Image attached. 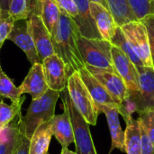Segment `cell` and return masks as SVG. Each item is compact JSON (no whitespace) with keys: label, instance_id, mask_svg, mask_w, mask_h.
<instances>
[{"label":"cell","instance_id":"cell-9","mask_svg":"<svg viewBox=\"0 0 154 154\" xmlns=\"http://www.w3.org/2000/svg\"><path fill=\"white\" fill-rule=\"evenodd\" d=\"M7 40L12 41L25 53L28 60L32 65L39 62L42 63L30 32L28 20L14 22V24L10 34L8 35Z\"/></svg>","mask_w":154,"mask_h":154},{"label":"cell","instance_id":"cell-10","mask_svg":"<svg viewBox=\"0 0 154 154\" xmlns=\"http://www.w3.org/2000/svg\"><path fill=\"white\" fill-rule=\"evenodd\" d=\"M28 23L35 48L42 62L46 58L55 54L51 35L44 25L40 14H32L28 19Z\"/></svg>","mask_w":154,"mask_h":154},{"label":"cell","instance_id":"cell-18","mask_svg":"<svg viewBox=\"0 0 154 154\" xmlns=\"http://www.w3.org/2000/svg\"><path fill=\"white\" fill-rule=\"evenodd\" d=\"M63 108L64 112L61 115H55L51 119V129L53 135L62 148H68L75 142V139L69 111L65 106Z\"/></svg>","mask_w":154,"mask_h":154},{"label":"cell","instance_id":"cell-19","mask_svg":"<svg viewBox=\"0 0 154 154\" xmlns=\"http://www.w3.org/2000/svg\"><path fill=\"white\" fill-rule=\"evenodd\" d=\"M52 135L51 120L40 125L30 139L29 154H48Z\"/></svg>","mask_w":154,"mask_h":154},{"label":"cell","instance_id":"cell-22","mask_svg":"<svg viewBox=\"0 0 154 154\" xmlns=\"http://www.w3.org/2000/svg\"><path fill=\"white\" fill-rule=\"evenodd\" d=\"M125 129V152L126 154L142 153V131L138 120H128Z\"/></svg>","mask_w":154,"mask_h":154},{"label":"cell","instance_id":"cell-26","mask_svg":"<svg viewBox=\"0 0 154 154\" xmlns=\"http://www.w3.org/2000/svg\"><path fill=\"white\" fill-rule=\"evenodd\" d=\"M111 43L117 46L119 49L122 50V51L124 53H125V55L131 60V61L134 64V66L136 67L137 70L143 67H144L143 63L142 62V60H140V58L137 56V54L135 53L134 50L133 49V47L131 46V44L129 43V42L127 41V39L125 38L124 32H122L120 26H118V28L116 29V34L114 36V38L111 41Z\"/></svg>","mask_w":154,"mask_h":154},{"label":"cell","instance_id":"cell-15","mask_svg":"<svg viewBox=\"0 0 154 154\" xmlns=\"http://www.w3.org/2000/svg\"><path fill=\"white\" fill-rule=\"evenodd\" d=\"M90 12L101 38L111 42L118 25L111 12L103 5L90 2Z\"/></svg>","mask_w":154,"mask_h":154},{"label":"cell","instance_id":"cell-31","mask_svg":"<svg viewBox=\"0 0 154 154\" xmlns=\"http://www.w3.org/2000/svg\"><path fill=\"white\" fill-rule=\"evenodd\" d=\"M141 22L143 23L148 32L151 55H152V60L154 68V14H150L146 15L143 19L141 20Z\"/></svg>","mask_w":154,"mask_h":154},{"label":"cell","instance_id":"cell-20","mask_svg":"<svg viewBox=\"0 0 154 154\" xmlns=\"http://www.w3.org/2000/svg\"><path fill=\"white\" fill-rule=\"evenodd\" d=\"M40 0H10L8 13L14 22L28 20L32 14H40Z\"/></svg>","mask_w":154,"mask_h":154},{"label":"cell","instance_id":"cell-25","mask_svg":"<svg viewBox=\"0 0 154 154\" xmlns=\"http://www.w3.org/2000/svg\"><path fill=\"white\" fill-rule=\"evenodd\" d=\"M0 97L10 99L14 106H22L24 101V97H23L19 87L14 86L2 69H0Z\"/></svg>","mask_w":154,"mask_h":154},{"label":"cell","instance_id":"cell-16","mask_svg":"<svg viewBox=\"0 0 154 154\" xmlns=\"http://www.w3.org/2000/svg\"><path fill=\"white\" fill-rule=\"evenodd\" d=\"M79 74L88 88L92 99L95 102L97 110L99 106L104 105L118 106V104L113 99L105 87L87 69L86 67L79 70Z\"/></svg>","mask_w":154,"mask_h":154},{"label":"cell","instance_id":"cell-33","mask_svg":"<svg viewBox=\"0 0 154 154\" xmlns=\"http://www.w3.org/2000/svg\"><path fill=\"white\" fill-rule=\"evenodd\" d=\"M29 146H30V139H28L20 131V137L13 154H29Z\"/></svg>","mask_w":154,"mask_h":154},{"label":"cell","instance_id":"cell-4","mask_svg":"<svg viewBox=\"0 0 154 154\" xmlns=\"http://www.w3.org/2000/svg\"><path fill=\"white\" fill-rule=\"evenodd\" d=\"M61 94V99L63 106H65L69 111L74 139L76 145V153L77 154H97L96 152L92 136L89 130V124L86 121V119L81 116V114L75 107L72 103L70 97L69 95L68 89L63 90Z\"/></svg>","mask_w":154,"mask_h":154},{"label":"cell","instance_id":"cell-2","mask_svg":"<svg viewBox=\"0 0 154 154\" xmlns=\"http://www.w3.org/2000/svg\"><path fill=\"white\" fill-rule=\"evenodd\" d=\"M60 97V92L49 88L41 97L32 100L24 116L22 114L20 115L19 128L28 139L32 138L40 125L53 118L55 116V106Z\"/></svg>","mask_w":154,"mask_h":154},{"label":"cell","instance_id":"cell-34","mask_svg":"<svg viewBox=\"0 0 154 154\" xmlns=\"http://www.w3.org/2000/svg\"><path fill=\"white\" fill-rule=\"evenodd\" d=\"M141 126V125H140ZM142 131V153L141 154H154V143L149 138L143 129L141 127Z\"/></svg>","mask_w":154,"mask_h":154},{"label":"cell","instance_id":"cell-32","mask_svg":"<svg viewBox=\"0 0 154 154\" xmlns=\"http://www.w3.org/2000/svg\"><path fill=\"white\" fill-rule=\"evenodd\" d=\"M60 10L69 15L71 18L76 19L78 16V8L74 0H56Z\"/></svg>","mask_w":154,"mask_h":154},{"label":"cell","instance_id":"cell-39","mask_svg":"<svg viewBox=\"0 0 154 154\" xmlns=\"http://www.w3.org/2000/svg\"><path fill=\"white\" fill-rule=\"evenodd\" d=\"M2 45H3V44H0V49H1V47H2ZM0 69H1V66H0Z\"/></svg>","mask_w":154,"mask_h":154},{"label":"cell","instance_id":"cell-24","mask_svg":"<svg viewBox=\"0 0 154 154\" xmlns=\"http://www.w3.org/2000/svg\"><path fill=\"white\" fill-rule=\"evenodd\" d=\"M109 11L113 14L118 26H123L133 21H138L131 9L127 0H106Z\"/></svg>","mask_w":154,"mask_h":154},{"label":"cell","instance_id":"cell-6","mask_svg":"<svg viewBox=\"0 0 154 154\" xmlns=\"http://www.w3.org/2000/svg\"><path fill=\"white\" fill-rule=\"evenodd\" d=\"M125 38L145 67H153L148 32L141 21H133L120 27Z\"/></svg>","mask_w":154,"mask_h":154},{"label":"cell","instance_id":"cell-1","mask_svg":"<svg viewBox=\"0 0 154 154\" xmlns=\"http://www.w3.org/2000/svg\"><path fill=\"white\" fill-rule=\"evenodd\" d=\"M80 35L79 29L73 18L61 11L51 39L55 54L65 62L69 76L85 67L78 47V39Z\"/></svg>","mask_w":154,"mask_h":154},{"label":"cell","instance_id":"cell-8","mask_svg":"<svg viewBox=\"0 0 154 154\" xmlns=\"http://www.w3.org/2000/svg\"><path fill=\"white\" fill-rule=\"evenodd\" d=\"M111 53L115 69L124 80L128 91L139 93V75L134 64L121 49L114 44L111 47Z\"/></svg>","mask_w":154,"mask_h":154},{"label":"cell","instance_id":"cell-27","mask_svg":"<svg viewBox=\"0 0 154 154\" xmlns=\"http://www.w3.org/2000/svg\"><path fill=\"white\" fill-rule=\"evenodd\" d=\"M22 106L7 105L4 101H0V129L8 125L22 112Z\"/></svg>","mask_w":154,"mask_h":154},{"label":"cell","instance_id":"cell-14","mask_svg":"<svg viewBox=\"0 0 154 154\" xmlns=\"http://www.w3.org/2000/svg\"><path fill=\"white\" fill-rule=\"evenodd\" d=\"M97 112L98 114L104 113L107 120V125H108L111 140H112L110 152H112L114 149H118L121 152H125V134L122 130L120 125V120H119L120 114L118 111V106L104 105L97 108Z\"/></svg>","mask_w":154,"mask_h":154},{"label":"cell","instance_id":"cell-37","mask_svg":"<svg viewBox=\"0 0 154 154\" xmlns=\"http://www.w3.org/2000/svg\"><path fill=\"white\" fill-rule=\"evenodd\" d=\"M60 154H77L76 152L69 150L68 148H62L61 149V152H60Z\"/></svg>","mask_w":154,"mask_h":154},{"label":"cell","instance_id":"cell-5","mask_svg":"<svg viewBox=\"0 0 154 154\" xmlns=\"http://www.w3.org/2000/svg\"><path fill=\"white\" fill-rule=\"evenodd\" d=\"M67 89L70 99L78 111L90 125H96L99 114L79 71H74L69 77Z\"/></svg>","mask_w":154,"mask_h":154},{"label":"cell","instance_id":"cell-7","mask_svg":"<svg viewBox=\"0 0 154 154\" xmlns=\"http://www.w3.org/2000/svg\"><path fill=\"white\" fill-rule=\"evenodd\" d=\"M46 82L50 89L62 92L68 87L69 74L65 62L57 54H53L42 60Z\"/></svg>","mask_w":154,"mask_h":154},{"label":"cell","instance_id":"cell-38","mask_svg":"<svg viewBox=\"0 0 154 154\" xmlns=\"http://www.w3.org/2000/svg\"><path fill=\"white\" fill-rule=\"evenodd\" d=\"M151 6H152V14H154V0H150Z\"/></svg>","mask_w":154,"mask_h":154},{"label":"cell","instance_id":"cell-11","mask_svg":"<svg viewBox=\"0 0 154 154\" xmlns=\"http://www.w3.org/2000/svg\"><path fill=\"white\" fill-rule=\"evenodd\" d=\"M87 69L105 87L113 99L119 105L126 97L128 89L116 71L85 66Z\"/></svg>","mask_w":154,"mask_h":154},{"label":"cell","instance_id":"cell-13","mask_svg":"<svg viewBox=\"0 0 154 154\" xmlns=\"http://www.w3.org/2000/svg\"><path fill=\"white\" fill-rule=\"evenodd\" d=\"M19 88L23 95L29 94L32 99H37L47 92L49 87L46 82L42 63L39 62L32 65Z\"/></svg>","mask_w":154,"mask_h":154},{"label":"cell","instance_id":"cell-28","mask_svg":"<svg viewBox=\"0 0 154 154\" xmlns=\"http://www.w3.org/2000/svg\"><path fill=\"white\" fill-rule=\"evenodd\" d=\"M127 2L138 21L152 14L150 0H127Z\"/></svg>","mask_w":154,"mask_h":154},{"label":"cell","instance_id":"cell-21","mask_svg":"<svg viewBox=\"0 0 154 154\" xmlns=\"http://www.w3.org/2000/svg\"><path fill=\"white\" fill-rule=\"evenodd\" d=\"M20 115L15 119H14L8 125L0 129V154L14 153L20 137Z\"/></svg>","mask_w":154,"mask_h":154},{"label":"cell","instance_id":"cell-35","mask_svg":"<svg viewBox=\"0 0 154 154\" xmlns=\"http://www.w3.org/2000/svg\"><path fill=\"white\" fill-rule=\"evenodd\" d=\"M10 0H0V8L5 11H8V5Z\"/></svg>","mask_w":154,"mask_h":154},{"label":"cell","instance_id":"cell-30","mask_svg":"<svg viewBox=\"0 0 154 154\" xmlns=\"http://www.w3.org/2000/svg\"><path fill=\"white\" fill-rule=\"evenodd\" d=\"M14 24V21L10 16L8 11L0 8V44H3L8 38Z\"/></svg>","mask_w":154,"mask_h":154},{"label":"cell","instance_id":"cell-17","mask_svg":"<svg viewBox=\"0 0 154 154\" xmlns=\"http://www.w3.org/2000/svg\"><path fill=\"white\" fill-rule=\"evenodd\" d=\"M78 8V16L73 19L82 36L90 39H102L90 12L89 0H74Z\"/></svg>","mask_w":154,"mask_h":154},{"label":"cell","instance_id":"cell-29","mask_svg":"<svg viewBox=\"0 0 154 154\" xmlns=\"http://www.w3.org/2000/svg\"><path fill=\"white\" fill-rule=\"evenodd\" d=\"M139 118L137 119L141 127L154 143V111L140 112Z\"/></svg>","mask_w":154,"mask_h":154},{"label":"cell","instance_id":"cell-23","mask_svg":"<svg viewBox=\"0 0 154 154\" xmlns=\"http://www.w3.org/2000/svg\"><path fill=\"white\" fill-rule=\"evenodd\" d=\"M40 16L51 35L60 20L61 10L56 0H40Z\"/></svg>","mask_w":154,"mask_h":154},{"label":"cell","instance_id":"cell-12","mask_svg":"<svg viewBox=\"0 0 154 154\" xmlns=\"http://www.w3.org/2000/svg\"><path fill=\"white\" fill-rule=\"evenodd\" d=\"M139 94L138 112L154 111V68L143 67L138 69Z\"/></svg>","mask_w":154,"mask_h":154},{"label":"cell","instance_id":"cell-36","mask_svg":"<svg viewBox=\"0 0 154 154\" xmlns=\"http://www.w3.org/2000/svg\"><path fill=\"white\" fill-rule=\"evenodd\" d=\"M90 2H93V3H97L101 5H103L105 8L108 9L109 10V7H108V4H107V1L106 0H89Z\"/></svg>","mask_w":154,"mask_h":154},{"label":"cell","instance_id":"cell-3","mask_svg":"<svg viewBox=\"0 0 154 154\" xmlns=\"http://www.w3.org/2000/svg\"><path fill=\"white\" fill-rule=\"evenodd\" d=\"M78 47L85 66L116 71L113 63L110 42L80 35L78 39Z\"/></svg>","mask_w":154,"mask_h":154}]
</instances>
